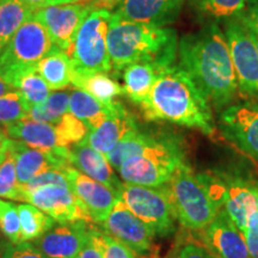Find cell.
I'll return each mask as SVG.
<instances>
[{
  "instance_id": "1",
  "label": "cell",
  "mask_w": 258,
  "mask_h": 258,
  "mask_svg": "<svg viewBox=\"0 0 258 258\" xmlns=\"http://www.w3.org/2000/svg\"><path fill=\"white\" fill-rule=\"evenodd\" d=\"M180 67L191 77L217 109L228 105L238 82L227 41L217 23H211L179 42Z\"/></svg>"
},
{
  "instance_id": "2",
  "label": "cell",
  "mask_w": 258,
  "mask_h": 258,
  "mask_svg": "<svg viewBox=\"0 0 258 258\" xmlns=\"http://www.w3.org/2000/svg\"><path fill=\"white\" fill-rule=\"evenodd\" d=\"M139 105L148 121L173 122L206 135L215 132L208 98L182 67L164 71Z\"/></svg>"
},
{
  "instance_id": "3",
  "label": "cell",
  "mask_w": 258,
  "mask_h": 258,
  "mask_svg": "<svg viewBox=\"0 0 258 258\" xmlns=\"http://www.w3.org/2000/svg\"><path fill=\"white\" fill-rule=\"evenodd\" d=\"M177 48L173 29L125 21L111 15L108 53L112 69L124 70L137 62H152L167 69L173 64Z\"/></svg>"
},
{
  "instance_id": "4",
  "label": "cell",
  "mask_w": 258,
  "mask_h": 258,
  "mask_svg": "<svg viewBox=\"0 0 258 258\" xmlns=\"http://www.w3.org/2000/svg\"><path fill=\"white\" fill-rule=\"evenodd\" d=\"M165 186L177 220L188 230H205L224 207V182L207 173L195 175L188 164Z\"/></svg>"
},
{
  "instance_id": "5",
  "label": "cell",
  "mask_w": 258,
  "mask_h": 258,
  "mask_svg": "<svg viewBox=\"0 0 258 258\" xmlns=\"http://www.w3.org/2000/svg\"><path fill=\"white\" fill-rule=\"evenodd\" d=\"M184 165L185 154L177 139L150 134L140 152L127 158L117 170L124 183L159 188Z\"/></svg>"
},
{
  "instance_id": "6",
  "label": "cell",
  "mask_w": 258,
  "mask_h": 258,
  "mask_svg": "<svg viewBox=\"0 0 258 258\" xmlns=\"http://www.w3.org/2000/svg\"><path fill=\"white\" fill-rule=\"evenodd\" d=\"M53 50L47 29L31 17L22 24L0 53V78L15 86L22 74L37 70V64Z\"/></svg>"
},
{
  "instance_id": "7",
  "label": "cell",
  "mask_w": 258,
  "mask_h": 258,
  "mask_svg": "<svg viewBox=\"0 0 258 258\" xmlns=\"http://www.w3.org/2000/svg\"><path fill=\"white\" fill-rule=\"evenodd\" d=\"M111 12L93 10L80 25L71 59L78 72H109L112 67L108 53V31Z\"/></svg>"
},
{
  "instance_id": "8",
  "label": "cell",
  "mask_w": 258,
  "mask_h": 258,
  "mask_svg": "<svg viewBox=\"0 0 258 258\" xmlns=\"http://www.w3.org/2000/svg\"><path fill=\"white\" fill-rule=\"evenodd\" d=\"M120 195L129 211L146 224L154 235L167 237L175 231L176 212L165 185L150 188L122 183Z\"/></svg>"
},
{
  "instance_id": "9",
  "label": "cell",
  "mask_w": 258,
  "mask_h": 258,
  "mask_svg": "<svg viewBox=\"0 0 258 258\" xmlns=\"http://www.w3.org/2000/svg\"><path fill=\"white\" fill-rule=\"evenodd\" d=\"M92 11L90 2H80L38 10L32 17L47 29L53 49L61 50L71 56L80 25Z\"/></svg>"
},
{
  "instance_id": "10",
  "label": "cell",
  "mask_w": 258,
  "mask_h": 258,
  "mask_svg": "<svg viewBox=\"0 0 258 258\" xmlns=\"http://www.w3.org/2000/svg\"><path fill=\"white\" fill-rule=\"evenodd\" d=\"M224 35L237 77L238 89L258 98V50L240 21L228 18Z\"/></svg>"
},
{
  "instance_id": "11",
  "label": "cell",
  "mask_w": 258,
  "mask_h": 258,
  "mask_svg": "<svg viewBox=\"0 0 258 258\" xmlns=\"http://www.w3.org/2000/svg\"><path fill=\"white\" fill-rule=\"evenodd\" d=\"M24 201L35 206L60 225L89 222L91 217L70 185H44L23 192Z\"/></svg>"
},
{
  "instance_id": "12",
  "label": "cell",
  "mask_w": 258,
  "mask_h": 258,
  "mask_svg": "<svg viewBox=\"0 0 258 258\" xmlns=\"http://www.w3.org/2000/svg\"><path fill=\"white\" fill-rule=\"evenodd\" d=\"M101 227L105 234L121 241L138 254L148 252L156 237L146 224L129 211L121 199L115 203Z\"/></svg>"
},
{
  "instance_id": "13",
  "label": "cell",
  "mask_w": 258,
  "mask_h": 258,
  "mask_svg": "<svg viewBox=\"0 0 258 258\" xmlns=\"http://www.w3.org/2000/svg\"><path fill=\"white\" fill-rule=\"evenodd\" d=\"M10 153L15 159L16 173L21 184L50 170H64L70 166V147L37 150L11 139Z\"/></svg>"
},
{
  "instance_id": "14",
  "label": "cell",
  "mask_w": 258,
  "mask_h": 258,
  "mask_svg": "<svg viewBox=\"0 0 258 258\" xmlns=\"http://www.w3.org/2000/svg\"><path fill=\"white\" fill-rule=\"evenodd\" d=\"M220 122L225 137L258 160V104L246 102L227 106Z\"/></svg>"
},
{
  "instance_id": "15",
  "label": "cell",
  "mask_w": 258,
  "mask_h": 258,
  "mask_svg": "<svg viewBox=\"0 0 258 258\" xmlns=\"http://www.w3.org/2000/svg\"><path fill=\"white\" fill-rule=\"evenodd\" d=\"M69 184L86 208L92 222L101 225L115 203L121 199L120 191L106 186L84 175L72 165L64 169Z\"/></svg>"
},
{
  "instance_id": "16",
  "label": "cell",
  "mask_w": 258,
  "mask_h": 258,
  "mask_svg": "<svg viewBox=\"0 0 258 258\" xmlns=\"http://www.w3.org/2000/svg\"><path fill=\"white\" fill-rule=\"evenodd\" d=\"M202 241L215 258H250L244 234L224 207L202 230Z\"/></svg>"
},
{
  "instance_id": "17",
  "label": "cell",
  "mask_w": 258,
  "mask_h": 258,
  "mask_svg": "<svg viewBox=\"0 0 258 258\" xmlns=\"http://www.w3.org/2000/svg\"><path fill=\"white\" fill-rule=\"evenodd\" d=\"M91 227L89 222L60 225L50 228L32 244L48 258H77Z\"/></svg>"
},
{
  "instance_id": "18",
  "label": "cell",
  "mask_w": 258,
  "mask_h": 258,
  "mask_svg": "<svg viewBox=\"0 0 258 258\" xmlns=\"http://www.w3.org/2000/svg\"><path fill=\"white\" fill-rule=\"evenodd\" d=\"M183 0H124L114 12L125 21L165 27L178 17Z\"/></svg>"
},
{
  "instance_id": "19",
  "label": "cell",
  "mask_w": 258,
  "mask_h": 258,
  "mask_svg": "<svg viewBox=\"0 0 258 258\" xmlns=\"http://www.w3.org/2000/svg\"><path fill=\"white\" fill-rule=\"evenodd\" d=\"M138 131V124L133 115L117 102L112 114L98 128L90 131L86 141L92 148L106 156L124 138Z\"/></svg>"
},
{
  "instance_id": "20",
  "label": "cell",
  "mask_w": 258,
  "mask_h": 258,
  "mask_svg": "<svg viewBox=\"0 0 258 258\" xmlns=\"http://www.w3.org/2000/svg\"><path fill=\"white\" fill-rule=\"evenodd\" d=\"M70 164L90 178L120 191L122 183L116 177L108 158L90 146L86 138L70 147Z\"/></svg>"
},
{
  "instance_id": "21",
  "label": "cell",
  "mask_w": 258,
  "mask_h": 258,
  "mask_svg": "<svg viewBox=\"0 0 258 258\" xmlns=\"http://www.w3.org/2000/svg\"><path fill=\"white\" fill-rule=\"evenodd\" d=\"M222 182L224 208L243 233L251 214L258 209V186L238 178H226Z\"/></svg>"
},
{
  "instance_id": "22",
  "label": "cell",
  "mask_w": 258,
  "mask_h": 258,
  "mask_svg": "<svg viewBox=\"0 0 258 258\" xmlns=\"http://www.w3.org/2000/svg\"><path fill=\"white\" fill-rule=\"evenodd\" d=\"M3 132L10 139L23 143L31 148L54 150L57 147H64L55 124L25 118L4 125Z\"/></svg>"
},
{
  "instance_id": "23",
  "label": "cell",
  "mask_w": 258,
  "mask_h": 258,
  "mask_svg": "<svg viewBox=\"0 0 258 258\" xmlns=\"http://www.w3.org/2000/svg\"><path fill=\"white\" fill-rule=\"evenodd\" d=\"M165 70L159 64L152 62L129 64L123 71V93L132 102L140 104L150 93L158 77Z\"/></svg>"
},
{
  "instance_id": "24",
  "label": "cell",
  "mask_w": 258,
  "mask_h": 258,
  "mask_svg": "<svg viewBox=\"0 0 258 258\" xmlns=\"http://www.w3.org/2000/svg\"><path fill=\"white\" fill-rule=\"evenodd\" d=\"M117 102L104 104L84 90L76 89L70 95V112L88 125L97 129L115 110Z\"/></svg>"
},
{
  "instance_id": "25",
  "label": "cell",
  "mask_w": 258,
  "mask_h": 258,
  "mask_svg": "<svg viewBox=\"0 0 258 258\" xmlns=\"http://www.w3.org/2000/svg\"><path fill=\"white\" fill-rule=\"evenodd\" d=\"M71 86L84 90L104 104H110L123 93V88L105 72H78L73 70Z\"/></svg>"
},
{
  "instance_id": "26",
  "label": "cell",
  "mask_w": 258,
  "mask_h": 258,
  "mask_svg": "<svg viewBox=\"0 0 258 258\" xmlns=\"http://www.w3.org/2000/svg\"><path fill=\"white\" fill-rule=\"evenodd\" d=\"M37 73L50 90H62L71 86L73 74L72 59L63 51L53 49L37 64Z\"/></svg>"
},
{
  "instance_id": "27",
  "label": "cell",
  "mask_w": 258,
  "mask_h": 258,
  "mask_svg": "<svg viewBox=\"0 0 258 258\" xmlns=\"http://www.w3.org/2000/svg\"><path fill=\"white\" fill-rule=\"evenodd\" d=\"M34 11L21 0H0V53Z\"/></svg>"
},
{
  "instance_id": "28",
  "label": "cell",
  "mask_w": 258,
  "mask_h": 258,
  "mask_svg": "<svg viewBox=\"0 0 258 258\" xmlns=\"http://www.w3.org/2000/svg\"><path fill=\"white\" fill-rule=\"evenodd\" d=\"M19 221H21L22 241H34L42 237L50 228H53L55 221L46 213L30 205H18Z\"/></svg>"
},
{
  "instance_id": "29",
  "label": "cell",
  "mask_w": 258,
  "mask_h": 258,
  "mask_svg": "<svg viewBox=\"0 0 258 258\" xmlns=\"http://www.w3.org/2000/svg\"><path fill=\"white\" fill-rule=\"evenodd\" d=\"M67 112H70V95L66 92H54L50 93L44 103L31 106L28 118L55 124Z\"/></svg>"
},
{
  "instance_id": "30",
  "label": "cell",
  "mask_w": 258,
  "mask_h": 258,
  "mask_svg": "<svg viewBox=\"0 0 258 258\" xmlns=\"http://www.w3.org/2000/svg\"><path fill=\"white\" fill-rule=\"evenodd\" d=\"M15 88L18 90L27 104L30 106L44 103L50 96V89L47 83L41 78L37 70H30L22 74L16 80Z\"/></svg>"
},
{
  "instance_id": "31",
  "label": "cell",
  "mask_w": 258,
  "mask_h": 258,
  "mask_svg": "<svg viewBox=\"0 0 258 258\" xmlns=\"http://www.w3.org/2000/svg\"><path fill=\"white\" fill-rule=\"evenodd\" d=\"M0 199L24 201L23 188L16 173L15 159L10 152L6 159L0 164Z\"/></svg>"
},
{
  "instance_id": "32",
  "label": "cell",
  "mask_w": 258,
  "mask_h": 258,
  "mask_svg": "<svg viewBox=\"0 0 258 258\" xmlns=\"http://www.w3.org/2000/svg\"><path fill=\"white\" fill-rule=\"evenodd\" d=\"M30 106L19 91L0 97V124L6 125L28 118Z\"/></svg>"
},
{
  "instance_id": "33",
  "label": "cell",
  "mask_w": 258,
  "mask_h": 258,
  "mask_svg": "<svg viewBox=\"0 0 258 258\" xmlns=\"http://www.w3.org/2000/svg\"><path fill=\"white\" fill-rule=\"evenodd\" d=\"M0 232L10 243L19 244L22 241L21 221H19L18 205L0 199Z\"/></svg>"
},
{
  "instance_id": "34",
  "label": "cell",
  "mask_w": 258,
  "mask_h": 258,
  "mask_svg": "<svg viewBox=\"0 0 258 258\" xmlns=\"http://www.w3.org/2000/svg\"><path fill=\"white\" fill-rule=\"evenodd\" d=\"M55 125L62 141V146L64 147H71L74 144L80 143L90 133L88 125L71 112L64 114Z\"/></svg>"
},
{
  "instance_id": "35",
  "label": "cell",
  "mask_w": 258,
  "mask_h": 258,
  "mask_svg": "<svg viewBox=\"0 0 258 258\" xmlns=\"http://www.w3.org/2000/svg\"><path fill=\"white\" fill-rule=\"evenodd\" d=\"M201 9L215 18H230L239 15L246 0H200Z\"/></svg>"
},
{
  "instance_id": "36",
  "label": "cell",
  "mask_w": 258,
  "mask_h": 258,
  "mask_svg": "<svg viewBox=\"0 0 258 258\" xmlns=\"http://www.w3.org/2000/svg\"><path fill=\"white\" fill-rule=\"evenodd\" d=\"M77 258H105V233L92 226Z\"/></svg>"
},
{
  "instance_id": "37",
  "label": "cell",
  "mask_w": 258,
  "mask_h": 258,
  "mask_svg": "<svg viewBox=\"0 0 258 258\" xmlns=\"http://www.w3.org/2000/svg\"><path fill=\"white\" fill-rule=\"evenodd\" d=\"M70 185L69 179H67L66 173H64V170H50L47 171V172L41 173L32 178L30 182H28L27 184H22V188H23L24 191H30V190H34L36 188H40V186L44 185Z\"/></svg>"
},
{
  "instance_id": "38",
  "label": "cell",
  "mask_w": 258,
  "mask_h": 258,
  "mask_svg": "<svg viewBox=\"0 0 258 258\" xmlns=\"http://www.w3.org/2000/svg\"><path fill=\"white\" fill-rule=\"evenodd\" d=\"M2 254L3 258H48L34 244L28 241L19 244L8 243Z\"/></svg>"
},
{
  "instance_id": "39",
  "label": "cell",
  "mask_w": 258,
  "mask_h": 258,
  "mask_svg": "<svg viewBox=\"0 0 258 258\" xmlns=\"http://www.w3.org/2000/svg\"><path fill=\"white\" fill-rule=\"evenodd\" d=\"M250 258H258V209L251 214L243 232Z\"/></svg>"
},
{
  "instance_id": "40",
  "label": "cell",
  "mask_w": 258,
  "mask_h": 258,
  "mask_svg": "<svg viewBox=\"0 0 258 258\" xmlns=\"http://www.w3.org/2000/svg\"><path fill=\"white\" fill-rule=\"evenodd\" d=\"M167 258H215L205 245L188 243L173 250Z\"/></svg>"
},
{
  "instance_id": "41",
  "label": "cell",
  "mask_w": 258,
  "mask_h": 258,
  "mask_svg": "<svg viewBox=\"0 0 258 258\" xmlns=\"http://www.w3.org/2000/svg\"><path fill=\"white\" fill-rule=\"evenodd\" d=\"M105 258H137L128 246L105 234Z\"/></svg>"
},
{
  "instance_id": "42",
  "label": "cell",
  "mask_w": 258,
  "mask_h": 258,
  "mask_svg": "<svg viewBox=\"0 0 258 258\" xmlns=\"http://www.w3.org/2000/svg\"><path fill=\"white\" fill-rule=\"evenodd\" d=\"M240 21V23L244 25V28L246 29V32L249 34V36L252 42L256 46L258 50V18L254 17L249 12H244V14H240L235 16Z\"/></svg>"
},
{
  "instance_id": "43",
  "label": "cell",
  "mask_w": 258,
  "mask_h": 258,
  "mask_svg": "<svg viewBox=\"0 0 258 258\" xmlns=\"http://www.w3.org/2000/svg\"><path fill=\"white\" fill-rule=\"evenodd\" d=\"M21 2L24 3L32 11L36 12L38 10L51 8V6L76 4V3H80L82 0H21Z\"/></svg>"
},
{
  "instance_id": "44",
  "label": "cell",
  "mask_w": 258,
  "mask_h": 258,
  "mask_svg": "<svg viewBox=\"0 0 258 258\" xmlns=\"http://www.w3.org/2000/svg\"><path fill=\"white\" fill-rule=\"evenodd\" d=\"M89 2L92 5L93 10L110 11L111 9H115L117 5H121L124 0H89Z\"/></svg>"
},
{
  "instance_id": "45",
  "label": "cell",
  "mask_w": 258,
  "mask_h": 258,
  "mask_svg": "<svg viewBox=\"0 0 258 258\" xmlns=\"http://www.w3.org/2000/svg\"><path fill=\"white\" fill-rule=\"evenodd\" d=\"M10 146H11V139L6 135L4 132L0 131V164L8 157Z\"/></svg>"
},
{
  "instance_id": "46",
  "label": "cell",
  "mask_w": 258,
  "mask_h": 258,
  "mask_svg": "<svg viewBox=\"0 0 258 258\" xmlns=\"http://www.w3.org/2000/svg\"><path fill=\"white\" fill-rule=\"evenodd\" d=\"M16 91H18V90L16 89L15 86L10 85V84L4 82V80L0 78V97H3V96H5V95H9V93L16 92Z\"/></svg>"
},
{
  "instance_id": "47",
  "label": "cell",
  "mask_w": 258,
  "mask_h": 258,
  "mask_svg": "<svg viewBox=\"0 0 258 258\" xmlns=\"http://www.w3.org/2000/svg\"><path fill=\"white\" fill-rule=\"evenodd\" d=\"M247 12H249V14H251L252 16H254L256 18H258V0H257V2H254L253 4L250 6V9L247 10Z\"/></svg>"
},
{
  "instance_id": "48",
  "label": "cell",
  "mask_w": 258,
  "mask_h": 258,
  "mask_svg": "<svg viewBox=\"0 0 258 258\" xmlns=\"http://www.w3.org/2000/svg\"><path fill=\"white\" fill-rule=\"evenodd\" d=\"M8 243H9V241L3 239L2 235H0V252H3V250L5 249V246L8 245Z\"/></svg>"
},
{
  "instance_id": "49",
  "label": "cell",
  "mask_w": 258,
  "mask_h": 258,
  "mask_svg": "<svg viewBox=\"0 0 258 258\" xmlns=\"http://www.w3.org/2000/svg\"><path fill=\"white\" fill-rule=\"evenodd\" d=\"M0 258H3V254H2V252H0Z\"/></svg>"
}]
</instances>
